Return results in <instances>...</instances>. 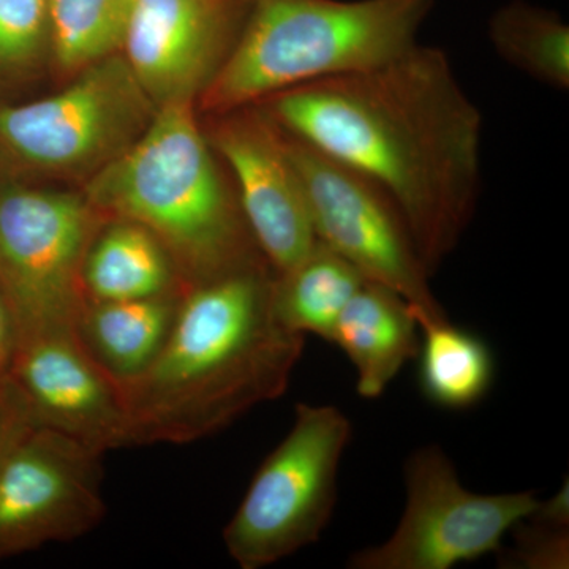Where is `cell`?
Listing matches in <instances>:
<instances>
[{
  "mask_svg": "<svg viewBox=\"0 0 569 569\" xmlns=\"http://www.w3.org/2000/svg\"><path fill=\"white\" fill-rule=\"evenodd\" d=\"M350 437L339 408L296 406L293 427L224 527V546L239 567H269L320 539L335 511L337 471Z\"/></svg>",
  "mask_w": 569,
  "mask_h": 569,
  "instance_id": "obj_7",
  "label": "cell"
},
{
  "mask_svg": "<svg viewBox=\"0 0 569 569\" xmlns=\"http://www.w3.org/2000/svg\"><path fill=\"white\" fill-rule=\"evenodd\" d=\"M497 54L557 91L569 88V28L559 14L526 2L501 7L489 22Z\"/></svg>",
  "mask_w": 569,
  "mask_h": 569,
  "instance_id": "obj_19",
  "label": "cell"
},
{
  "mask_svg": "<svg viewBox=\"0 0 569 569\" xmlns=\"http://www.w3.org/2000/svg\"><path fill=\"white\" fill-rule=\"evenodd\" d=\"M419 347V387L427 400L448 410H466L485 399L492 387V353L466 329L443 321L422 329Z\"/></svg>",
  "mask_w": 569,
  "mask_h": 569,
  "instance_id": "obj_18",
  "label": "cell"
},
{
  "mask_svg": "<svg viewBox=\"0 0 569 569\" xmlns=\"http://www.w3.org/2000/svg\"><path fill=\"white\" fill-rule=\"evenodd\" d=\"M193 107L157 108L141 137L82 189L107 219L148 228L187 288L269 264Z\"/></svg>",
  "mask_w": 569,
  "mask_h": 569,
  "instance_id": "obj_3",
  "label": "cell"
},
{
  "mask_svg": "<svg viewBox=\"0 0 569 569\" xmlns=\"http://www.w3.org/2000/svg\"><path fill=\"white\" fill-rule=\"evenodd\" d=\"M217 116L209 141L230 171L250 233L276 274L290 271L318 239L282 130L260 104Z\"/></svg>",
  "mask_w": 569,
  "mask_h": 569,
  "instance_id": "obj_11",
  "label": "cell"
},
{
  "mask_svg": "<svg viewBox=\"0 0 569 569\" xmlns=\"http://www.w3.org/2000/svg\"><path fill=\"white\" fill-rule=\"evenodd\" d=\"M182 295L127 301H88L78 336L119 385L140 376L162 350Z\"/></svg>",
  "mask_w": 569,
  "mask_h": 569,
  "instance_id": "obj_16",
  "label": "cell"
},
{
  "mask_svg": "<svg viewBox=\"0 0 569 569\" xmlns=\"http://www.w3.org/2000/svg\"><path fill=\"white\" fill-rule=\"evenodd\" d=\"M48 50V0H0V71L28 70Z\"/></svg>",
  "mask_w": 569,
  "mask_h": 569,
  "instance_id": "obj_21",
  "label": "cell"
},
{
  "mask_svg": "<svg viewBox=\"0 0 569 569\" xmlns=\"http://www.w3.org/2000/svg\"><path fill=\"white\" fill-rule=\"evenodd\" d=\"M418 321L411 307L387 287L365 282L337 320L332 343L353 362L358 395L377 399L419 353Z\"/></svg>",
  "mask_w": 569,
  "mask_h": 569,
  "instance_id": "obj_14",
  "label": "cell"
},
{
  "mask_svg": "<svg viewBox=\"0 0 569 569\" xmlns=\"http://www.w3.org/2000/svg\"><path fill=\"white\" fill-rule=\"evenodd\" d=\"M515 548L501 552V567L526 569H563L569 561L567 526L549 522L535 515L520 520Z\"/></svg>",
  "mask_w": 569,
  "mask_h": 569,
  "instance_id": "obj_22",
  "label": "cell"
},
{
  "mask_svg": "<svg viewBox=\"0 0 569 569\" xmlns=\"http://www.w3.org/2000/svg\"><path fill=\"white\" fill-rule=\"evenodd\" d=\"M288 133L373 183L396 206L429 276L473 219L482 116L447 52L417 44L377 69L257 103Z\"/></svg>",
  "mask_w": 569,
  "mask_h": 569,
  "instance_id": "obj_1",
  "label": "cell"
},
{
  "mask_svg": "<svg viewBox=\"0 0 569 569\" xmlns=\"http://www.w3.org/2000/svg\"><path fill=\"white\" fill-rule=\"evenodd\" d=\"M252 0H137L121 54L157 108L194 103L244 28Z\"/></svg>",
  "mask_w": 569,
  "mask_h": 569,
  "instance_id": "obj_12",
  "label": "cell"
},
{
  "mask_svg": "<svg viewBox=\"0 0 569 569\" xmlns=\"http://www.w3.org/2000/svg\"><path fill=\"white\" fill-rule=\"evenodd\" d=\"M137 0H48L50 51L67 77L121 52Z\"/></svg>",
  "mask_w": 569,
  "mask_h": 569,
  "instance_id": "obj_20",
  "label": "cell"
},
{
  "mask_svg": "<svg viewBox=\"0 0 569 569\" xmlns=\"http://www.w3.org/2000/svg\"><path fill=\"white\" fill-rule=\"evenodd\" d=\"M102 452L29 422L0 459V561L91 533L107 515Z\"/></svg>",
  "mask_w": 569,
  "mask_h": 569,
  "instance_id": "obj_10",
  "label": "cell"
},
{
  "mask_svg": "<svg viewBox=\"0 0 569 569\" xmlns=\"http://www.w3.org/2000/svg\"><path fill=\"white\" fill-rule=\"evenodd\" d=\"M366 279L320 241L301 263L276 274L274 302L284 325L331 342L337 320Z\"/></svg>",
  "mask_w": 569,
  "mask_h": 569,
  "instance_id": "obj_17",
  "label": "cell"
},
{
  "mask_svg": "<svg viewBox=\"0 0 569 569\" xmlns=\"http://www.w3.org/2000/svg\"><path fill=\"white\" fill-rule=\"evenodd\" d=\"M274 279L261 264L183 293L162 350L121 385L130 448L193 443L287 392L306 337L277 313Z\"/></svg>",
  "mask_w": 569,
  "mask_h": 569,
  "instance_id": "obj_2",
  "label": "cell"
},
{
  "mask_svg": "<svg viewBox=\"0 0 569 569\" xmlns=\"http://www.w3.org/2000/svg\"><path fill=\"white\" fill-rule=\"evenodd\" d=\"M407 508L391 538L359 550L353 569H449L500 550L501 538L538 508L533 492L479 496L460 485L440 448L419 449L406 466Z\"/></svg>",
  "mask_w": 569,
  "mask_h": 569,
  "instance_id": "obj_9",
  "label": "cell"
},
{
  "mask_svg": "<svg viewBox=\"0 0 569 569\" xmlns=\"http://www.w3.org/2000/svg\"><path fill=\"white\" fill-rule=\"evenodd\" d=\"M29 422L32 421L10 381H0V459Z\"/></svg>",
  "mask_w": 569,
  "mask_h": 569,
  "instance_id": "obj_23",
  "label": "cell"
},
{
  "mask_svg": "<svg viewBox=\"0 0 569 569\" xmlns=\"http://www.w3.org/2000/svg\"><path fill=\"white\" fill-rule=\"evenodd\" d=\"M433 0H252L234 47L201 93L212 114L392 62L418 44Z\"/></svg>",
  "mask_w": 569,
  "mask_h": 569,
  "instance_id": "obj_4",
  "label": "cell"
},
{
  "mask_svg": "<svg viewBox=\"0 0 569 569\" xmlns=\"http://www.w3.org/2000/svg\"><path fill=\"white\" fill-rule=\"evenodd\" d=\"M107 220L84 193L0 182V291L20 342L78 332L88 305L82 269Z\"/></svg>",
  "mask_w": 569,
  "mask_h": 569,
  "instance_id": "obj_6",
  "label": "cell"
},
{
  "mask_svg": "<svg viewBox=\"0 0 569 569\" xmlns=\"http://www.w3.org/2000/svg\"><path fill=\"white\" fill-rule=\"evenodd\" d=\"M156 111L116 52L54 96L0 107V173L89 179L141 137Z\"/></svg>",
  "mask_w": 569,
  "mask_h": 569,
  "instance_id": "obj_5",
  "label": "cell"
},
{
  "mask_svg": "<svg viewBox=\"0 0 569 569\" xmlns=\"http://www.w3.org/2000/svg\"><path fill=\"white\" fill-rule=\"evenodd\" d=\"M33 425L104 452L130 448L122 388L78 332H52L18 343L9 377Z\"/></svg>",
  "mask_w": 569,
  "mask_h": 569,
  "instance_id": "obj_13",
  "label": "cell"
},
{
  "mask_svg": "<svg viewBox=\"0 0 569 569\" xmlns=\"http://www.w3.org/2000/svg\"><path fill=\"white\" fill-rule=\"evenodd\" d=\"M82 283L88 301H127L189 290L162 242L148 228L126 219H108L97 231Z\"/></svg>",
  "mask_w": 569,
  "mask_h": 569,
  "instance_id": "obj_15",
  "label": "cell"
},
{
  "mask_svg": "<svg viewBox=\"0 0 569 569\" xmlns=\"http://www.w3.org/2000/svg\"><path fill=\"white\" fill-rule=\"evenodd\" d=\"M18 329L9 302L0 291V381L9 377L18 350Z\"/></svg>",
  "mask_w": 569,
  "mask_h": 569,
  "instance_id": "obj_24",
  "label": "cell"
},
{
  "mask_svg": "<svg viewBox=\"0 0 569 569\" xmlns=\"http://www.w3.org/2000/svg\"><path fill=\"white\" fill-rule=\"evenodd\" d=\"M280 130L305 187L318 241L346 258L367 282L399 295L413 310L419 328L448 321L396 206L346 164L329 159L282 127Z\"/></svg>",
  "mask_w": 569,
  "mask_h": 569,
  "instance_id": "obj_8",
  "label": "cell"
}]
</instances>
